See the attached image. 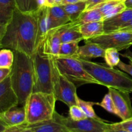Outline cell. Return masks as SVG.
I'll return each instance as SVG.
<instances>
[{"instance_id": "9", "label": "cell", "mask_w": 132, "mask_h": 132, "mask_svg": "<svg viewBox=\"0 0 132 132\" xmlns=\"http://www.w3.org/2000/svg\"><path fill=\"white\" fill-rule=\"evenodd\" d=\"M85 42L95 43L104 49L113 48L119 51L127 50L132 45V32L116 31L111 33H104L101 36L86 40Z\"/></svg>"}, {"instance_id": "43", "label": "cell", "mask_w": 132, "mask_h": 132, "mask_svg": "<svg viewBox=\"0 0 132 132\" xmlns=\"http://www.w3.org/2000/svg\"><path fill=\"white\" fill-rule=\"evenodd\" d=\"M55 0H46V5L49 6H54L55 4Z\"/></svg>"}, {"instance_id": "19", "label": "cell", "mask_w": 132, "mask_h": 132, "mask_svg": "<svg viewBox=\"0 0 132 132\" xmlns=\"http://www.w3.org/2000/svg\"><path fill=\"white\" fill-rule=\"evenodd\" d=\"M106 49L98 44L92 42H85V45L79 46L78 55L79 58L88 59L92 58L103 57L105 55Z\"/></svg>"}, {"instance_id": "46", "label": "cell", "mask_w": 132, "mask_h": 132, "mask_svg": "<svg viewBox=\"0 0 132 132\" xmlns=\"http://www.w3.org/2000/svg\"><path fill=\"white\" fill-rule=\"evenodd\" d=\"M119 1H122V2H124V1H126V0H119Z\"/></svg>"}, {"instance_id": "8", "label": "cell", "mask_w": 132, "mask_h": 132, "mask_svg": "<svg viewBox=\"0 0 132 132\" xmlns=\"http://www.w3.org/2000/svg\"><path fill=\"white\" fill-rule=\"evenodd\" d=\"M54 118L61 123L68 132H108L112 128V123H108L99 117L73 121L69 116L64 117L55 112Z\"/></svg>"}, {"instance_id": "6", "label": "cell", "mask_w": 132, "mask_h": 132, "mask_svg": "<svg viewBox=\"0 0 132 132\" xmlns=\"http://www.w3.org/2000/svg\"><path fill=\"white\" fill-rule=\"evenodd\" d=\"M57 67L61 73L77 86L97 84V81L86 70L79 58L54 57Z\"/></svg>"}, {"instance_id": "26", "label": "cell", "mask_w": 132, "mask_h": 132, "mask_svg": "<svg viewBox=\"0 0 132 132\" xmlns=\"http://www.w3.org/2000/svg\"><path fill=\"white\" fill-rule=\"evenodd\" d=\"M18 10L24 13H34L39 8L37 0H15Z\"/></svg>"}, {"instance_id": "33", "label": "cell", "mask_w": 132, "mask_h": 132, "mask_svg": "<svg viewBox=\"0 0 132 132\" xmlns=\"http://www.w3.org/2000/svg\"><path fill=\"white\" fill-rule=\"evenodd\" d=\"M112 127L132 132V119L127 121H122L117 123H112Z\"/></svg>"}, {"instance_id": "13", "label": "cell", "mask_w": 132, "mask_h": 132, "mask_svg": "<svg viewBox=\"0 0 132 132\" xmlns=\"http://www.w3.org/2000/svg\"><path fill=\"white\" fill-rule=\"evenodd\" d=\"M0 121L3 127L16 126L26 122V113L24 107L17 106L0 113Z\"/></svg>"}, {"instance_id": "25", "label": "cell", "mask_w": 132, "mask_h": 132, "mask_svg": "<svg viewBox=\"0 0 132 132\" xmlns=\"http://www.w3.org/2000/svg\"><path fill=\"white\" fill-rule=\"evenodd\" d=\"M79 42L76 41L61 43L59 55L57 57L79 58L78 55V50L79 48Z\"/></svg>"}, {"instance_id": "22", "label": "cell", "mask_w": 132, "mask_h": 132, "mask_svg": "<svg viewBox=\"0 0 132 132\" xmlns=\"http://www.w3.org/2000/svg\"><path fill=\"white\" fill-rule=\"evenodd\" d=\"M32 126L34 129V132H68L65 127L54 118Z\"/></svg>"}, {"instance_id": "15", "label": "cell", "mask_w": 132, "mask_h": 132, "mask_svg": "<svg viewBox=\"0 0 132 132\" xmlns=\"http://www.w3.org/2000/svg\"><path fill=\"white\" fill-rule=\"evenodd\" d=\"M59 28L50 30L45 39L41 43L44 52L46 54L54 57L59 55L61 45L62 43Z\"/></svg>"}, {"instance_id": "23", "label": "cell", "mask_w": 132, "mask_h": 132, "mask_svg": "<svg viewBox=\"0 0 132 132\" xmlns=\"http://www.w3.org/2000/svg\"><path fill=\"white\" fill-rule=\"evenodd\" d=\"M104 21L103 15L100 10L97 8L86 10L81 14L78 19L73 23L77 25L80 26L86 23L92 22Z\"/></svg>"}, {"instance_id": "21", "label": "cell", "mask_w": 132, "mask_h": 132, "mask_svg": "<svg viewBox=\"0 0 132 132\" xmlns=\"http://www.w3.org/2000/svg\"><path fill=\"white\" fill-rule=\"evenodd\" d=\"M16 9L15 0H0V32L5 28Z\"/></svg>"}, {"instance_id": "42", "label": "cell", "mask_w": 132, "mask_h": 132, "mask_svg": "<svg viewBox=\"0 0 132 132\" xmlns=\"http://www.w3.org/2000/svg\"><path fill=\"white\" fill-rule=\"evenodd\" d=\"M34 129L33 126H32V125H29L27 128L24 129V130L22 132H34Z\"/></svg>"}, {"instance_id": "30", "label": "cell", "mask_w": 132, "mask_h": 132, "mask_svg": "<svg viewBox=\"0 0 132 132\" xmlns=\"http://www.w3.org/2000/svg\"><path fill=\"white\" fill-rule=\"evenodd\" d=\"M96 105L100 106L101 107L104 108V110H106L109 113L117 116V112L116 106H115L114 102H113V99H112V96H111L109 93H108V94L104 95V98L101 101V102L96 103Z\"/></svg>"}, {"instance_id": "2", "label": "cell", "mask_w": 132, "mask_h": 132, "mask_svg": "<svg viewBox=\"0 0 132 132\" xmlns=\"http://www.w3.org/2000/svg\"><path fill=\"white\" fill-rule=\"evenodd\" d=\"M14 61L10 75V82L19 98V104L23 106L33 92V63L30 55L18 51H14Z\"/></svg>"}, {"instance_id": "35", "label": "cell", "mask_w": 132, "mask_h": 132, "mask_svg": "<svg viewBox=\"0 0 132 132\" xmlns=\"http://www.w3.org/2000/svg\"><path fill=\"white\" fill-rule=\"evenodd\" d=\"M11 73V68H0V82L9 77Z\"/></svg>"}, {"instance_id": "28", "label": "cell", "mask_w": 132, "mask_h": 132, "mask_svg": "<svg viewBox=\"0 0 132 132\" xmlns=\"http://www.w3.org/2000/svg\"><path fill=\"white\" fill-rule=\"evenodd\" d=\"M104 59L107 65L110 67L113 68L114 67H117L121 61L119 50L113 48L106 49Z\"/></svg>"}, {"instance_id": "48", "label": "cell", "mask_w": 132, "mask_h": 132, "mask_svg": "<svg viewBox=\"0 0 132 132\" xmlns=\"http://www.w3.org/2000/svg\"></svg>"}, {"instance_id": "18", "label": "cell", "mask_w": 132, "mask_h": 132, "mask_svg": "<svg viewBox=\"0 0 132 132\" xmlns=\"http://www.w3.org/2000/svg\"><path fill=\"white\" fill-rule=\"evenodd\" d=\"M61 43L80 42L84 40L79 30V26L71 22L69 24L59 28Z\"/></svg>"}, {"instance_id": "24", "label": "cell", "mask_w": 132, "mask_h": 132, "mask_svg": "<svg viewBox=\"0 0 132 132\" xmlns=\"http://www.w3.org/2000/svg\"><path fill=\"white\" fill-rule=\"evenodd\" d=\"M69 17L72 22H74L79 18L81 14L86 9V1H79V2L69 5H61Z\"/></svg>"}, {"instance_id": "38", "label": "cell", "mask_w": 132, "mask_h": 132, "mask_svg": "<svg viewBox=\"0 0 132 132\" xmlns=\"http://www.w3.org/2000/svg\"><path fill=\"white\" fill-rule=\"evenodd\" d=\"M79 0H63L59 5H69V4L76 3L79 2Z\"/></svg>"}, {"instance_id": "29", "label": "cell", "mask_w": 132, "mask_h": 132, "mask_svg": "<svg viewBox=\"0 0 132 132\" xmlns=\"http://www.w3.org/2000/svg\"><path fill=\"white\" fill-rule=\"evenodd\" d=\"M95 104L96 105V103L86 101L80 99L79 97L77 98V105L83 111L84 113L86 114V117H89V118H99L93 108L94 105Z\"/></svg>"}, {"instance_id": "4", "label": "cell", "mask_w": 132, "mask_h": 132, "mask_svg": "<svg viewBox=\"0 0 132 132\" xmlns=\"http://www.w3.org/2000/svg\"><path fill=\"white\" fill-rule=\"evenodd\" d=\"M56 101L53 93H31L23 105L26 122L29 125H34L53 119Z\"/></svg>"}, {"instance_id": "12", "label": "cell", "mask_w": 132, "mask_h": 132, "mask_svg": "<svg viewBox=\"0 0 132 132\" xmlns=\"http://www.w3.org/2000/svg\"><path fill=\"white\" fill-rule=\"evenodd\" d=\"M37 20V35L36 39V48L46 38L50 31V15L49 6L46 5L39 6L36 11Z\"/></svg>"}, {"instance_id": "16", "label": "cell", "mask_w": 132, "mask_h": 132, "mask_svg": "<svg viewBox=\"0 0 132 132\" xmlns=\"http://www.w3.org/2000/svg\"><path fill=\"white\" fill-rule=\"evenodd\" d=\"M49 15L50 30L64 27L72 22L61 5L49 6Z\"/></svg>"}, {"instance_id": "36", "label": "cell", "mask_w": 132, "mask_h": 132, "mask_svg": "<svg viewBox=\"0 0 132 132\" xmlns=\"http://www.w3.org/2000/svg\"><path fill=\"white\" fill-rule=\"evenodd\" d=\"M105 0H86V10H89V9H93L97 6L99 4L101 3Z\"/></svg>"}, {"instance_id": "3", "label": "cell", "mask_w": 132, "mask_h": 132, "mask_svg": "<svg viewBox=\"0 0 132 132\" xmlns=\"http://www.w3.org/2000/svg\"><path fill=\"white\" fill-rule=\"evenodd\" d=\"M79 59L84 68L99 85L132 92V79L124 72L88 59Z\"/></svg>"}, {"instance_id": "11", "label": "cell", "mask_w": 132, "mask_h": 132, "mask_svg": "<svg viewBox=\"0 0 132 132\" xmlns=\"http://www.w3.org/2000/svg\"><path fill=\"white\" fill-rule=\"evenodd\" d=\"M19 104V98L12 86L10 76L0 82V113Z\"/></svg>"}, {"instance_id": "20", "label": "cell", "mask_w": 132, "mask_h": 132, "mask_svg": "<svg viewBox=\"0 0 132 132\" xmlns=\"http://www.w3.org/2000/svg\"><path fill=\"white\" fill-rule=\"evenodd\" d=\"M79 30L84 41L101 36L104 34V21L92 22L79 26Z\"/></svg>"}, {"instance_id": "41", "label": "cell", "mask_w": 132, "mask_h": 132, "mask_svg": "<svg viewBox=\"0 0 132 132\" xmlns=\"http://www.w3.org/2000/svg\"><path fill=\"white\" fill-rule=\"evenodd\" d=\"M126 8H131L132 9V0H126L124 1Z\"/></svg>"}, {"instance_id": "31", "label": "cell", "mask_w": 132, "mask_h": 132, "mask_svg": "<svg viewBox=\"0 0 132 132\" xmlns=\"http://www.w3.org/2000/svg\"><path fill=\"white\" fill-rule=\"evenodd\" d=\"M69 117L73 121H80L87 118L86 114L77 104L69 107Z\"/></svg>"}, {"instance_id": "27", "label": "cell", "mask_w": 132, "mask_h": 132, "mask_svg": "<svg viewBox=\"0 0 132 132\" xmlns=\"http://www.w3.org/2000/svg\"><path fill=\"white\" fill-rule=\"evenodd\" d=\"M14 61V51L10 49L1 48L0 51V68H12Z\"/></svg>"}, {"instance_id": "10", "label": "cell", "mask_w": 132, "mask_h": 132, "mask_svg": "<svg viewBox=\"0 0 132 132\" xmlns=\"http://www.w3.org/2000/svg\"><path fill=\"white\" fill-rule=\"evenodd\" d=\"M108 93L111 95L114 102L117 112V116L122 121L131 119L132 106L130 92L113 88H108Z\"/></svg>"}, {"instance_id": "14", "label": "cell", "mask_w": 132, "mask_h": 132, "mask_svg": "<svg viewBox=\"0 0 132 132\" xmlns=\"http://www.w3.org/2000/svg\"><path fill=\"white\" fill-rule=\"evenodd\" d=\"M132 19V9L126 8L117 15L104 20V33H111L121 30Z\"/></svg>"}, {"instance_id": "5", "label": "cell", "mask_w": 132, "mask_h": 132, "mask_svg": "<svg viewBox=\"0 0 132 132\" xmlns=\"http://www.w3.org/2000/svg\"><path fill=\"white\" fill-rule=\"evenodd\" d=\"M34 71V88L32 92L53 93V56L44 52L40 44L32 56Z\"/></svg>"}, {"instance_id": "34", "label": "cell", "mask_w": 132, "mask_h": 132, "mask_svg": "<svg viewBox=\"0 0 132 132\" xmlns=\"http://www.w3.org/2000/svg\"><path fill=\"white\" fill-rule=\"evenodd\" d=\"M129 60H130V64H126L121 61L117 67L121 70L126 72L129 75L132 76V59H129Z\"/></svg>"}, {"instance_id": "32", "label": "cell", "mask_w": 132, "mask_h": 132, "mask_svg": "<svg viewBox=\"0 0 132 132\" xmlns=\"http://www.w3.org/2000/svg\"><path fill=\"white\" fill-rule=\"evenodd\" d=\"M29 126L27 122L16 126H6V127H3L1 126V132H22L25 128H27Z\"/></svg>"}, {"instance_id": "17", "label": "cell", "mask_w": 132, "mask_h": 132, "mask_svg": "<svg viewBox=\"0 0 132 132\" xmlns=\"http://www.w3.org/2000/svg\"><path fill=\"white\" fill-rule=\"evenodd\" d=\"M94 8L100 10L105 20L121 13L126 9V6L125 3L119 0H105Z\"/></svg>"}, {"instance_id": "47", "label": "cell", "mask_w": 132, "mask_h": 132, "mask_svg": "<svg viewBox=\"0 0 132 132\" xmlns=\"http://www.w3.org/2000/svg\"><path fill=\"white\" fill-rule=\"evenodd\" d=\"M79 1H85L86 0H79Z\"/></svg>"}, {"instance_id": "7", "label": "cell", "mask_w": 132, "mask_h": 132, "mask_svg": "<svg viewBox=\"0 0 132 132\" xmlns=\"http://www.w3.org/2000/svg\"><path fill=\"white\" fill-rule=\"evenodd\" d=\"M53 94L57 101L70 107L77 104V86L61 73L57 67L54 56H53L52 68Z\"/></svg>"}, {"instance_id": "37", "label": "cell", "mask_w": 132, "mask_h": 132, "mask_svg": "<svg viewBox=\"0 0 132 132\" xmlns=\"http://www.w3.org/2000/svg\"><path fill=\"white\" fill-rule=\"evenodd\" d=\"M119 31H124V32H132V19L130 20L126 24H125L121 30Z\"/></svg>"}, {"instance_id": "40", "label": "cell", "mask_w": 132, "mask_h": 132, "mask_svg": "<svg viewBox=\"0 0 132 132\" xmlns=\"http://www.w3.org/2000/svg\"><path fill=\"white\" fill-rule=\"evenodd\" d=\"M108 132H130L128 131H126V130H122V129H118V128H112Z\"/></svg>"}, {"instance_id": "39", "label": "cell", "mask_w": 132, "mask_h": 132, "mask_svg": "<svg viewBox=\"0 0 132 132\" xmlns=\"http://www.w3.org/2000/svg\"><path fill=\"white\" fill-rule=\"evenodd\" d=\"M121 55H122L123 57H125L127 58V59H132V52L131 51H130V50H127L125 54H121Z\"/></svg>"}, {"instance_id": "1", "label": "cell", "mask_w": 132, "mask_h": 132, "mask_svg": "<svg viewBox=\"0 0 132 132\" xmlns=\"http://www.w3.org/2000/svg\"><path fill=\"white\" fill-rule=\"evenodd\" d=\"M37 35L36 12L24 13L16 9L0 32V46L32 56L36 49Z\"/></svg>"}, {"instance_id": "44", "label": "cell", "mask_w": 132, "mask_h": 132, "mask_svg": "<svg viewBox=\"0 0 132 132\" xmlns=\"http://www.w3.org/2000/svg\"><path fill=\"white\" fill-rule=\"evenodd\" d=\"M37 1L38 3L39 6L44 5H46V0H37Z\"/></svg>"}, {"instance_id": "45", "label": "cell", "mask_w": 132, "mask_h": 132, "mask_svg": "<svg viewBox=\"0 0 132 132\" xmlns=\"http://www.w3.org/2000/svg\"><path fill=\"white\" fill-rule=\"evenodd\" d=\"M62 1H63V0H55V4H54V5H59V4L61 3Z\"/></svg>"}]
</instances>
